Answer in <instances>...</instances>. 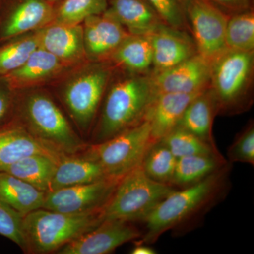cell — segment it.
Instances as JSON below:
<instances>
[{"instance_id": "ba28073f", "label": "cell", "mask_w": 254, "mask_h": 254, "mask_svg": "<svg viewBox=\"0 0 254 254\" xmlns=\"http://www.w3.org/2000/svg\"><path fill=\"white\" fill-rule=\"evenodd\" d=\"M155 142L147 120L106 141L95 143L84 155L101 165L110 178L121 179L141 165L150 145Z\"/></svg>"}, {"instance_id": "d6986e66", "label": "cell", "mask_w": 254, "mask_h": 254, "mask_svg": "<svg viewBox=\"0 0 254 254\" xmlns=\"http://www.w3.org/2000/svg\"><path fill=\"white\" fill-rule=\"evenodd\" d=\"M198 94L165 93L155 95L145 116L155 143L178 126L187 107Z\"/></svg>"}, {"instance_id": "8fae6325", "label": "cell", "mask_w": 254, "mask_h": 254, "mask_svg": "<svg viewBox=\"0 0 254 254\" xmlns=\"http://www.w3.org/2000/svg\"><path fill=\"white\" fill-rule=\"evenodd\" d=\"M142 237L131 222L104 220L98 226L64 246L60 254H106L120 246Z\"/></svg>"}, {"instance_id": "484cf974", "label": "cell", "mask_w": 254, "mask_h": 254, "mask_svg": "<svg viewBox=\"0 0 254 254\" xmlns=\"http://www.w3.org/2000/svg\"><path fill=\"white\" fill-rule=\"evenodd\" d=\"M225 165L227 163L221 155H193L177 158L170 186H190Z\"/></svg>"}, {"instance_id": "3957f363", "label": "cell", "mask_w": 254, "mask_h": 254, "mask_svg": "<svg viewBox=\"0 0 254 254\" xmlns=\"http://www.w3.org/2000/svg\"><path fill=\"white\" fill-rule=\"evenodd\" d=\"M109 62H88L70 69L52 85L73 121L82 131L89 130L113 74Z\"/></svg>"}, {"instance_id": "f546056e", "label": "cell", "mask_w": 254, "mask_h": 254, "mask_svg": "<svg viewBox=\"0 0 254 254\" xmlns=\"http://www.w3.org/2000/svg\"><path fill=\"white\" fill-rule=\"evenodd\" d=\"M177 158L163 142H155L147 150L141 167L152 180L170 185Z\"/></svg>"}, {"instance_id": "6da1fadb", "label": "cell", "mask_w": 254, "mask_h": 254, "mask_svg": "<svg viewBox=\"0 0 254 254\" xmlns=\"http://www.w3.org/2000/svg\"><path fill=\"white\" fill-rule=\"evenodd\" d=\"M154 97L151 73L136 74L114 68L95 120V143L143 123Z\"/></svg>"}, {"instance_id": "f1b7e54d", "label": "cell", "mask_w": 254, "mask_h": 254, "mask_svg": "<svg viewBox=\"0 0 254 254\" xmlns=\"http://www.w3.org/2000/svg\"><path fill=\"white\" fill-rule=\"evenodd\" d=\"M225 42L227 50L254 52V9L229 17L225 28Z\"/></svg>"}, {"instance_id": "836d02e7", "label": "cell", "mask_w": 254, "mask_h": 254, "mask_svg": "<svg viewBox=\"0 0 254 254\" xmlns=\"http://www.w3.org/2000/svg\"><path fill=\"white\" fill-rule=\"evenodd\" d=\"M23 215L0 199V235L26 250L23 235Z\"/></svg>"}, {"instance_id": "8d00e7d4", "label": "cell", "mask_w": 254, "mask_h": 254, "mask_svg": "<svg viewBox=\"0 0 254 254\" xmlns=\"http://www.w3.org/2000/svg\"><path fill=\"white\" fill-rule=\"evenodd\" d=\"M156 251L150 247L147 244L143 243L139 240H136L135 247L131 251L132 254H155Z\"/></svg>"}, {"instance_id": "d6a6232c", "label": "cell", "mask_w": 254, "mask_h": 254, "mask_svg": "<svg viewBox=\"0 0 254 254\" xmlns=\"http://www.w3.org/2000/svg\"><path fill=\"white\" fill-rule=\"evenodd\" d=\"M227 157L231 163L254 165V123L251 120L237 134L227 150Z\"/></svg>"}, {"instance_id": "5bb4252c", "label": "cell", "mask_w": 254, "mask_h": 254, "mask_svg": "<svg viewBox=\"0 0 254 254\" xmlns=\"http://www.w3.org/2000/svg\"><path fill=\"white\" fill-rule=\"evenodd\" d=\"M73 67L38 48L19 68L4 76L14 91L51 86Z\"/></svg>"}, {"instance_id": "277c9868", "label": "cell", "mask_w": 254, "mask_h": 254, "mask_svg": "<svg viewBox=\"0 0 254 254\" xmlns=\"http://www.w3.org/2000/svg\"><path fill=\"white\" fill-rule=\"evenodd\" d=\"M228 173L225 165L196 183L175 190L162 200L145 220V232L139 240L150 245L165 232L190 220L218 197Z\"/></svg>"}, {"instance_id": "ffe728a7", "label": "cell", "mask_w": 254, "mask_h": 254, "mask_svg": "<svg viewBox=\"0 0 254 254\" xmlns=\"http://www.w3.org/2000/svg\"><path fill=\"white\" fill-rule=\"evenodd\" d=\"M105 13L131 35H150L165 24L145 0H109Z\"/></svg>"}, {"instance_id": "4316f807", "label": "cell", "mask_w": 254, "mask_h": 254, "mask_svg": "<svg viewBox=\"0 0 254 254\" xmlns=\"http://www.w3.org/2000/svg\"><path fill=\"white\" fill-rule=\"evenodd\" d=\"M39 48L36 31L26 32L0 43V76L19 68Z\"/></svg>"}, {"instance_id": "74e56055", "label": "cell", "mask_w": 254, "mask_h": 254, "mask_svg": "<svg viewBox=\"0 0 254 254\" xmlns=\"http://www.w3.org/2000/svg\"><path fill=\"white\" fill-rule=\"evenodd\" d=\"M47 1L50 3V4H53V6H55V4H58V2H60L62 0H46Z\"/></svg>"}, {"instance_id": "d590c367", "label": "cell", "mask_w": 254, "mask_h": 254, "mask_svg": "<svg viewBox=\"0 0 254 254\" xmlns=\"http://www.w3.org/2000/svg\"><path fill=\"white\" fill-rule=\"evenodd\" d=\"M217 9L228 17L253 9V0H208Z\"/></svg>"}, {"instance_id": "7c38bea8", "label": "cell", "mask_w": 254, "mask_h": 254, "mask_svg": "<svg viewBox=\"0 0 254 254\" xmlns=\"http://www.w3.org/2000/svg\"><path fill=\"white\" fill-rule=\"evenodd\" d=\"M212 63L197 53L173 67L151 73L155 95L176 93L196 94L210 86Z\"/></svg>"}, {"instance_id": "e0dca14e", "label": "cell", "mask_w": 254, "mask_h": 254, "mask_svg": "<svg viewBox=\"0 0 254 254\" xmlns=\"http://www.w3.org/2000/svg\"><path fill=\"white\" fill-rule=\"evenodd\" d=\"M40 48L47 50L70 67L87 62L81 25L50 23L37 30Z\"/></svg>"}, {"instance_id": "7a4b0ae2", "label": "cell", "mask_w": 254, "mask_h": 254, "mask_svg": "<svg viewBox=\"0 0 254 254\" xmlns=\"http://www.w3.org/2000/svg\"><path fill=\"white\" fill-rule=\"evenodd\" d=\"M14 117L37 139L66 155L76 154L83 144L47 88L17 91Z\"/></svg>"}, {"instance_id": "e575fe53", "label": "cell", "mask_w": 254, "mask_h": 254, "mask_svg": "<svg viewBox=\"0 0 254 254\" xmlns=\"http://www.w3.org/2000/svg\"><path fill=\"white\" fill-rule=\"evenodd\" d=\"M16 92L10 86L4 76H0V127L12 120Z\"/></svg>"}, {"instance_id": "9a60e30c", "label": "cell", "mask_w": 254, "mask_h": 254, "mask_svg": "<svg viewBox=\"0 0 254 254\" xmlns=\"http://www.w3.org/2000/svg\"><path fill=\"white\" fill-rule=\"evenodd\" d=\"M87 61L108 62L114 52L130 33L111 16L103 13L81 23Z\"/></svg>"}, {"instance_id": "1f68e13d", "label": "cell", "mask_w": 254, "mask_h": 254, "mask_svg": "<svg viewBox=\"0 0 254 254\" xmlns=\"http://www.w3.org/2000/svg\"><path fill=\"white\" fill-rule=\"evenodd\" d=\"M167 26L190 33L184 10L179 0H145Z\"/></svg>"}, {"instance_id": "8992f818", "label": "cell", "mask_w": 254, "mask_h": 254, "mask_svg": "<svg viewBox=\"0 0 254 254\" xmlns=\"http://www.w3.org/2000/svg\"><path fill=\"white\" fill-rule=\"evenodd\" d=\"M103 209L83 213H64L44 208L30 212L23 219L25 251L46 254L60 250L103 222Z\"/></svg>"}, {"instance_id": "2e32d148", "label": "cell", "mask_w": 254, "mask_h": 254, "mask_svg": "<svg viewBox=\"0 0 254 254\" xmlns=\"http://www.w3.org/2000/svg\"><path fill=\"white\" fill-rule=\"evenodd\" d=\"M149 36L153 50L151 73L173 67L198 53L190 33L167 25H160Z\"/></svg>"}, {"instance_id": "4fadbf2b", "label": "cell", "mask_w": 254, "mask_h": 254, "mask_svg": "<svg viewBox=\"0 0 254 254\" xmlns=\"http://www.w3.org/2000/svg\"><path fill=\"white\" fill-rule=\"evenodd\" d=\"M53 9L46 0H0V43L48 24Z\"/></svg>"}, {"instance_id": "4dcf8cb0", "label": "cell", "mask_w": 254, "mask_h": 254, "mask_svg": "<svg viewBox=\"0 0 254 254\" xmlns=\"http://www.w3.org/2000/svg\"><path fill=\"white\" fill-rule=\"evenodd\" d=\"M177 158L193 155H221L217 147L208 144L193 133L177 126L160 140Z\"/></svg>"}, {"instance_id": "30bf717a", "label": "cell", "mask_w": 254, "mask_h": 254, "mask_svg": "<svg viewBox=\"0 0 254 254\" xmlns=\"http://www.w3.org/2000/svg\"><path fill=\"white\" fill-rule=\"evenodd\" d=\"M120 180L100 181L64 187L46 192L43 208L64 213H83L104 208Z\"/></svg>"}, {"instance_id": "7402d4cb", "label": "cell", "mask_w": 254, "mask_h": 254, "mask_svg": "<svg viewBox=\"0 0 254 254\" xmlns=\"http://www.w3.org/2000/svg\"><path fill=\"white\" fill-rule=\"evenodd\" d=\"M108 62L114 68L125 72L150 74L153 69V50L149 35H128Z\"/></svg>"}, {"instance_id": "5b68a950", "label": "cell", "mask_w": 254, "mask_h": 254, "mask_svg": "<svg viewBox=\"0 0 254 254\" xmlns=\"http://www.w3.org/2000/svg\"><path fill=\"white\" fill-rule=\"evenodd\" d=\"M209 88L218 115H239L254 103V52L226 50L212 63Z\"/></svg>"}, {"instance_id": "d4e9b609", "label": "cell", "mask_w": 254, "mask_h": 254, "mask_svg": "<svg viewBox=\"0 0 254 254\" xmlns=\"http://www.w3.org/2000/svg\"><path fill=\"white\" fill-rule=\"evenodd\" d=\"M60 160L37 154L11 164L4 171L28 182L42 191L48 192Z\"/></svg>"}, {"instance_id": "ac0fdd59", "label": "cell", "mask_w": 254, "mask_h": 254, "mask_svg": "<svg viewBox=\"0 0 254 254\" xmlns=\"http://www.w3.org/2000/svg\"><path fill=\"white\" fill-rule=\"evenodd\" d=\"M37 154L48 155L57 160L66 155L37 139L14 120L0 127V172L22 158Z\"/></svg>"}, {"instance_id": "44dd1931", "label": "cell", "mask_w": 254, "mask_h": 254, "mask_svg": "<svg viewBox=\"0 0 254 254\" xmlns=\"http://www.w3.org/2000/svg\"><path fill=\"white\" fill-rule=\"evenodd\" d=\"M108 178L110 177L96 160L84 154L64 155L57 164L49 191Z\"/></svg>"}, {"instance_id": "83f0119b", "label": "cell", "mask_w": 254, "mask_h": 254, "mask_svg": "<svg viewBox=\"0 0 254 254\" xmlns=\"http://www.w3.org/2000/svg\"><path fill=\"white\" fill-rule=\"evenodd\" d=\"M109 0H62L54 6L50 23L76 26L86 18L103 14Z\"/></svg>"}, {"instance_id": "52a82bcc", "label": "cell", "mask_w": 254, "mask_h": 254, "mask_svg": "<svg viewBox=\"0 0 254 254\" xmlns=\"http://www.w3.org/2000/svg\"><path fill=\"white\" fill-rule=\"evenodd\" d=\"M175 190L170 185L152 180L138 165L120 179L103 209V220L145 221L155 207Z\"/></svg>"}, {"instance_id": "cb8c5ba5", "label": "cell", "mask_w": 254, "mask_h": 254, "mask_svg": "<svg viewBox=\"0 0 254 254\" xmlns=\"http://www.w3.org/2000/svg\"><path fill=\"white\" fill-rule=\"evenodd\" d=\"M46 193L14 175L0 172V199L23 216L43 208Z\"/></svg>"}, {"instance_id": "9c48e42d", "label": "cell", "mask_w": 254, "mask_h": 254, "mask_svg": "<svg viewBox=\"0 0 254 254\" xmlns=\"http://www.w3.org/2000/svg\"><path fill=\"white\" fill-rule=\"evenodd\" d=\"M198 54L213 62L227 50L225 32L228 16L208 0H179Z\"/></svg>"}, {"instance_id": "603a6c76", "label": "cell", "mask_w": 254, "mask_h": 254, "mask_svg": "<svg viewBox=\"0 0 254 254\" xmlns=\"http://www.w3.org/2000/svg\"><path fill=\"white\" fill-rule=\"evenodd\" d=\"M218 107L210 88L200 92L190 101L178 126L193 133L208 144L216 147L213 136L214 120Z\"/></svg>"}]
</instances>
